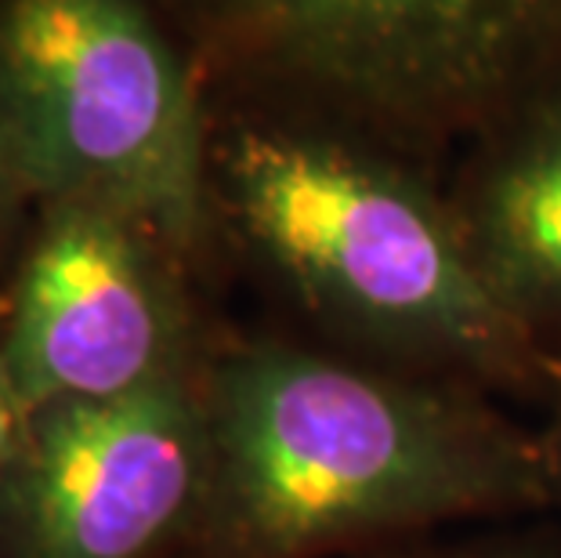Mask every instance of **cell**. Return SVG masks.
<instances>
[{
	"instance_id": "6da1fadb",
	"label": "cell",
	"mask_w": 561,
	"mask_h": 558,
	"mask_svg": "<svg viewBox=\"0 0 561 558\" xmlns=\"http://www.w3.org/2000/svg\"><path fill=\"white\" fill-rule=\"evenodd\" d=\"M207 116L218 261L247 269L305 338L500 399L551 407L561 396V363L471 261L446 171L348 124L229 91H210Z\"/></svg>"
},
{
	"instance_id": "7a4b0ae2",
	"label": "cell",
	"mask_w": 561,
	"mask_h": 558,
	"mask_svg": "<svg viewBox=\"0 0 561 558\" xmlns=\"http://www.w3.org/2000/svg\"><path fill=\"white\" fill-rule=\"evenodd\" d=\"M203 399L210 493L188 558H355L551 508L540 429L474 385L225 327Z\"/></svg>"
},
{
	"instance_id": "3957f363",
	"label": "cell",
	"mask_w": 561,
	"mask_h": 558,
	"mask_svg": "<svg viewBox=\"0 0 561 558\" xmlns=\"http://www.w3.org/2000/svg\"><path fill=\"white\" fill-rule=\"evenodd\" d=\"M210 91L348 124L446 171L561 77V0H163Z\"/></svg>"
},
{
	"instance_id": "277c9868",
	"label": "cell",
	"mask_w": 561,
	"mask_h": 558,
	"mask_svg": "<svg viewBox=\"0 0 561 558\" xmlns=\"http://www.w3.org/2000/svg\"><path fill=\"white\" fill-rule=\"evenodd\" d=\"M207 102L163 0H0V130L33 204L116 207L214 269Z\"/></svg>"
},
{
	"instance_id": "5b68a950",
	"label": "cell",
	"mask_w": 561,
	"mask_h": 558,
	"mask_svg": "<svg viewBox=\"0 0 561 558\" xmlns=\"http://www.w3.org/2000/svg\"><path fill=\"white\" fill-rule=\"evenodd\" d=\"M203 265L94 200H44L0 287V355L22 410L193 377L221 323Z\"/></svg>"
},
{
	"instance_id": "8992f818",
	"label": "cell",
	"mask_w": 561,
	"mask_h": 558,
	"mask_svg": "<svg viewBox=\"0 0 561 558\" xmlns=\"http://www.w3.org/2000/svg\"><path fill=\"white\" fill-rule=\"evenodd\" d=\"M207 493L203 371L22 410L0 460V558H188Z\"/></svg>"
},
{
	"instance_id": "52a82bcc",
	"label": "cell",
	"mask_w": 561,
	"mask_h": 558,
	"mask_svg": "<svg viewBox=\"0 0 561 558\" xmlns=\"http://www.w3.org/2000/svg\"><path fill=\"white\" fill-rule=\"evenodd\" d=\"M442 178L485 287L561 363V77L471 138Z\"/></svg>"
},
{
	"instance_id": "ba28073f",
	"label": "cell",
	"mask_w": 561,
	"mask_h": 558,
	"mask_svg": "<svg viewBox=\"0 0 561 558\" xmlns=\"http://www.w3.org/2000/svg\"><path fill=\"white\" fill-rule=\"evenodd\" d=\"M33 210H37V204H33L30 189L22 185L15 160H11V149L4 141V130H0V287H4L22 240H26Z\"/></svg>"
},
{
	"instance_id": "9c48e42d",
	"label": "cell",
	"mask_w": 561,
	"mask_h": 558,
	"mask_svg": "<svg viewBox=\"0 0 561 558\" xmlns=\"http://www.w3.org/2000/svg\"><path fill=\"white\" fill-rule=\"evenodd\" d=\"M355 558H561L551 544L536 540H460V544H388Z\"/></svg>"
},
{
	"instance_id": "30bf717a",
	"label": "cell",
	"mask_w": 561,
	"mask_h": 558,
	"mask_svg": "<svg viewBox=\"0 0 561 558\" xmlns=\"http://www.w3.org/2000/svg\"><path fill=\"white\" fill-rule=\"evenodd\" d=\"M547 479H551V508H561V396L547 407V421L540 424Z\"/></svg>"
},
{
	"instance_id": "8fae6325",
	"label": "cell",
	"mask_w": 561,
	"mask_h": 558,
	"mask_svg": "<svg viewBox=\"0 0 561 558\" xmlns=\"http://www.w3.org/2000/svg\"><path fill=\"white\" fill-rule=\"evenodd\" d=\"M19 421H22V407H19V399H15V388H11L4 355H0V460H4L11 439H15Z\"/></svg>"
}]
</instances>
